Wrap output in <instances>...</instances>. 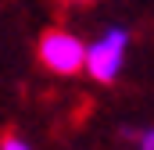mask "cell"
I'll return each instance as SVG.
<instances>
[{
	"instance_id": "obj_1",
	"label": "cell",
	"mask_w": 154,
	"mask_h": 150,
	"mask_svg": "<svg viewBox=\"0 0 154 150\" xmlns=\"http://www.w3.org/2000/svg\"><path fill=\"white\" fill-rule=\"evenodd\" d=\"M129 29L125 25H108L86 43V79L97 86H115L125 72V57H129Z\"/></svg>"
},
{
	"instance_id": "obj_3",
	"label": "cell",
	"mask_w": 154,
	"mask_h": 150,
	"mask_svg": "<svg viewBox=\"0 0 154 150\" xmlns=\"http://www.w3.org/2000/svg\"><path fill=\"white\" fill-rule=\"evenodd\" d=\"M125 150H154V125L129 129L125 132Z\"/></svg>"
},
{
	"instance_id": "obj_2",
	"label": "cell",
	"mask_w": 154,
	"mask_h": 150,
	"mask_svg": "<svg viewBox=\"0 0 154 150\" xmlns=\"http://www.w3.org/2000/svg\"><path fill=\"white\" fill-rule=\"evenodd\" d=\"M86 43L72 29H47L36 43V57L43 64V72H50L54 79H75L86 75Z\"/></svg>"
},
{
	"instance_id": "obj_4",
	"label": "cell",
	"mask_w": 154,
	"mask_h": 150,
	"mask_svg": "<svg viewBox=\"0 0 154 150\" xmlns=\"http://www.w3.org/2000/svg\"><path fill=\"white\" fill-rule=\"evenodd\" d=\"M0 150H39L29 136H22V132H4L0 136Z\"/></svg>"
}]
</instances>
